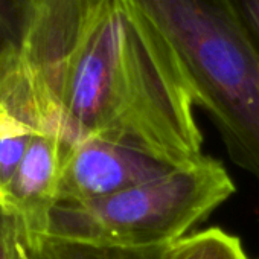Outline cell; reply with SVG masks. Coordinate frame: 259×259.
Masks as SVG:
<instances>
[{
	"label": "cell",
	"instance_id": "cell-4",
	"mask_svg": "<svg viewBox=\"0 0 259 259\" xmlns=\"http://www.w3.org/2000/svg\"><path fill=\"white\" fill-rule=\"evenodd\" d=\"M174 165L101 136L69 147L63 162L58 201L102 198L157 179Z\"/></svg>",
	"mask_w": 259,
	"mask_h": 259
},
{
	"label": "cell",
	"instance_id": "cell-6",
	"mask_svg": "<svg viewBox=\"0 0 259 259\" xmlns=\"http://www.w3.org/2000/svg\"><path fill=\"white\" fill-rule=\"evenodd\" d=\"M160 259H250V256L236 235L220 227H207L165 247Z\"/></svg>",
	"mask_w": 259,
	"mask_h": 259
},
{
	"label": "cell",
	"instance_id": "cell-9",
	"mask_svg": "<svg viewBox=\"0 0 259 259\" xmlns=\"http://www.w3.org/2000/svg\"><path fill=\"white\" fill-rule=\"evenodd\" d=\"M25 13V0H0V54L17 45Z\"/></svg>",
	"mask_w": 259,
	"mask_h": 259
},
{
	"label": "cell",
	"instance_id": "cell-11",
	"mask_svg": "<svg viewBox=\"0 0 259 259\" xmlns=\"http://www.w3.org/2000/svg\"><path fill=\"white\" fill-rule=\"evenodd\" d=\"M26 259H41V257H40V254H38L37 250L29 248V250H28V254H26Z\"/></svg>",
	"mask_w": 259,
	"mask_h": 259
},
{
	"label": "cell",
	"instance_id": "cell-7",
	"mask_svg": "<svg viewBox=\"0 0 259 259\" xmlns=\"http://www.w3.org/2000/svg\"><path fill=\"white\" fill-rule=\"evenodd\" d=\"M41 259H160L163 248H122L58 238H45L38 248Z\"/></svg>",
	"mask_w": 259,
	"mask_h": 259
},
{
	"label": "cell",
	"instance_id": "cell-1",
	"mask_svg": "<svg viewBox=\"0 0 259 259\" xmlns=\"http://www.w3.org/2000/svg\"><path fill=\"white\" fill-rule=\"evenodd\" d=\"M16 54L70 147L101 136L174 166L203 156L192 84L136 0H25Z\"/></svg>",
	"mask_w": 259,
	"mask_h": 259
},
{
	"label": "cell",
	"instance_id": "cell-10",
	"mask_svg": "<svg viewBox=\"0 0 259 259\" xmlns=\"http://www.w3.org/2000/svg\"><path fill=\"white\" fill-rule=\"evenodd\" d=\"M28 244L16 218L0 204V259H26Z\"/></svg>",
	"mask_w": 259,
	"mask_h": 259
},
{
	"label": "cell",
	"instance_id": "cell-5",
	"mask_svg": "<svg viewBox=\"0 0 259 259\" xmlns=\"http://www.w3.org/2000/svg\"><path fill=\"white\" fill-rule=\"evenodd\" d=\"M67 147L51 133L37 132L0 204L11 213L31 248L48 238L49 217L60 198V182Z\"/></svg>",
	"mask_w": 259,
	"mask_h": 259
},
{
	"label": "cell",
	"instance_id": "cell-3",
	"mask_svg": "<svg viewBox=\"0 0 259 259\" xmlns=\"http://www.w3.org/2000/svg\"><path fill=\"white\" fill-rule=\"evenodd\" d=\"M235 192L226 168L200 159L130 189L89 201H58L48 238L122 248H165L189 235Z\"/></svg>",
	"mask_w": 259,
	"mask_h": 259
},
{
	"label": "cell",
	"instance_id": "cell-8",
	"mask_svg": "<svg viewBox=\"0 0 259 259\" xmlns=\"http://www.w3.org/2000/svg\"><path fill=\"white\" fill-rule=\"evenodd\" d=\"M37 130L0 107V195L10 186Z\"/></svg>",
	"mask_w": 259,
	"mask_h": 259
},
{
	"label": "cell",
	"instance_id": "cell-2",
	"mask_svg": "<svg viewBox=\"0 0 259 259\" xmlns=\"http://www.w3.org/2000/svg\"><path fill=\"white\" fill-rule=\"evenodd\" d=\"M177 54L230 157L259 180V60L229 0H136Z\"/></svg>",
	"mask_w": 259,
	"mask_h": 259
}]
</instances>
